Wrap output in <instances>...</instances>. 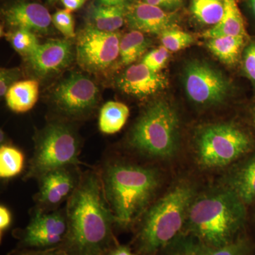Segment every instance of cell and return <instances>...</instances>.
I'll return each mask as SVG.
<instances>
[{
	"label": "cell",
	"instance_id": "cell-1",
	"mask_svg": "<svg viewBox=\"0 0 255 255\" xmlns=\"http://www.w3.org/2000/svg\"><path fill=\"white\" fill-rule=\"evenodd\" d=\"M68 233L61 248L73 255H105L117 242L115 216L106 199L99 171L82 174L67 201Z\"/></svg>",
	"mask_w": 255,
	"mask_h": 255
},
{
	"label": "cell",
	"instance_id": "cell-2",
	"mask_svg": "<svg viewBox=\"0 0 255 255\" xmlns=\"http://www.w3.org/2000/svg\"><path fill=\"white\" fill-rule=\"evenodd\" d=\"M98 171L106 199L122 227L145 212L160 184L157 169L122 159H106Z\"/></svg>",
	"mask_w": 255,
	"mask_h": 255
},
{
	"label": "cell",
	"instance_id": "cell-3",
	"mask_svg": "<svg viewBox=\"0 0 255 255\" xmlns=\"http://www.w3.org/2000/svg\"><path fill=\"white\" fill-rule=\"evenodd\" d=\"M246 219V204L231 189L194 199L187 220L201 243L219 248L232 243Z\"/></svg>",
	"mask_w": 255,
	"mask_h": 255
},
{
	"label": "cell",
	"instance_id": "cell-4",
	"mask_svg": "<svg viewBox=\"0 0 255 255\" xmlns=\"http://www.w3.org/2000/svg\"><path fill=\"white\" fill-rule=\"evenodd\" d=\"M194 195L190 186L179 184L145 210L134 240L137 255H155L173 240L187 219Z\"/></svg>",
	"mask_w": 255,
	"mask_h": 255
},
{
	"label": "cell",
	"instance_id": "cell-5",
	"mask_svg": "<svg viewBox=\"0 0 255 255\" xmlns=\"http://www.w3.org/2000/svg\"><path fill=\"white\" fill-rule=\"evenodd\" d=\"M179 130L177 111L167 101L157 100L145 109L134 124L128 143L142 155L168 158L177 150Z\"/></svg>",
	"mask_w": 255,
	"mask_h": 255
},
{
	"label": "cell",
	"instance_id": "cell-6",
	"mask_svg": "<svg viewBox=\"0 0 255 255\" xmlns=\"http://www.w3.org/2000/svg\"><path fill=\"white\" fill-rule=\"evenodd\" d=\"M80 149V139L73 127L61 122L48 124L37 135L24 180H38L55 169L78 166Z\"/></svg>",
	"mask_w": 255,
	"mask_h": 255
},
{
	"label": "cell",
	"instance_id": "cell-7",
	"mask_svg": "<svg viewBox=\"0 0 255 255\" xmlns=\"http://www.w3.org/2000/svg\"><path fill=\"white\" fill-rule=\"evenodd\" d=\"M252 147L246 132L231 124H215L201 128L196 138L198 159L206 167L228 165Z\"/></svg>",
	"mask_w": 255,
	"mask_h": 255
},
{
	"label": "cell",
	"instance_id": "cell-8",
	"mask_svg": "<svg viewBox=\"0 0 255 255\" xmlns=\"http://www.w3.org/2000/svg\"><path fill=\"white\" fill-rule=\"evenodd\" d=\"M183 83L188 98L198 105H220L231 92V82L222 72L202 60H193L186 64Z\"/></svg>",
	"mask_w": 255,
	"mask_h": 255
},
{
	"label": "cell",
	"instance_id": "cell-9",
	"mask_svg": "<svg viewBox=\"0 0 255 255\" xmlns=\"http://www.w3.org/2000/svg\"><path fill=\"white\" fill-rule=\"evenodd\" d=\"M118 32L97 29L90 24L80 31L76 44L77 60L87 71L98 73L110 68L119 56Z\"/></svg>",
	"mask_w": 255,
	"mask_h": 255
},
{
	"label": "cell",
	"instance_id": "cell-10",
	"mask_svg": "<svg viewBox=\"0 0 255 255\" xmlns=\"http://www.w3.org/2000/svg\"><path fill=\"white\" fill-rule=\"evenodd\" d=\"M67 233L66 210L43 211L36 208L27 226L17 234L21 248L44 250L61 246Z\"/></svg>",
	"mask_w": 255,
	"mask_h": 255
},
{
	"label": "cell",
	"instance_id": "cell-11",
	"mask_svg": "<svg viewBox=\"0 0 255 255\" xmlns=\"http://www.w3.org/2000/svg\"><path fill=\"white\" fill-rule=\"evenodd\" d=\"M98 88L86 75L75 73L64 79L55 87L53 103L60 113L71 119L89 114L98 99Z\"/></svg>",
	"mask_w": 255,
	"mask_h": 255
},
{
	"label": "cell",
	"instance_id": "cell-12",
	"mask_svg": "<svg viewBox=\"0 0 255 255\" xmlns=\"http://www.w3.org/2000/svg\"><path fill=\"white\" fill-rule=\"evenodd\" d=\"M78 166L55 169L38 179V192L34 196L36 208L53 211L68 201L78 187L82 177Z\"/></svg>",
	"mask_w": 255,
	"mask_h": 255
},
{
	"label": "cell",
	"instance_id": "cell-13",
	"mask_svg": "<svg viewBox=\"0 0 255 255\" xmlns=\"http://www.w3.org/2000/svg\"><path fill=\"white\" fill-rule=\"evenodd\" d=\"M179 17L175 11H168L143 1L127 6V22L132 30L159 35L178 27Z\"/></svg>",
	"mask_w": 255,
	"mask_h": 255
},
{
	"label": "cell",
	"instance_id": "cell-14",
	"mask_svg": "<svg viewBox=\"0 0 255 255\" xmlns=\"http://www.w3.org/2000/svg\"><path fill=\"white\" fill-rule=\"evenodd\" d=\"M117 84L127 95L145 99L164 90L168 81L162 74L152 71L141 63L128 67L119 77Z\"/></svg>",
	"mask_w": 255,
	"mask_h": 255
},
{
	"label": "cell",
	"instance_id": "cell-15",
	"mask_svg": "<svg viewBox=\"0 0 255 255\" xmlns=\"http://www.w3.org/2000/svg\"><path fill=\"white\" fill-rule=\"evenodd\" d=\"M32 68L41 76L58 73L67 68L73 59L72 44L68 40H53L40 44L28 57Z\"/></svg>",
	"mask_w": 255,
	"mask_h": 255
},
{
	"label": "cell",
	"instance_id": "cell-16",
	"mask_svg": "<svg viewBox=\"0 0 255 255\" xmlns=\"http://www.w3.org/2000/svg\"><path fill=\"white\" fill-rule=\"evenodd\" d=\"M5 21L15 29H26L35 33L48 32L51 15L44 6L36 2L19 1L4 11Z\"/></svg>",
	"mask_w": 255,
	"mask_h": 255
},
{
	"label": "cell",
	"instance_id": "cell-17",
	"mask_svg": "<svg viewBox=\"0 0 255 255\" xmlns=\"http://www.w3.org/2000/svg\"><path fill=\"white\" fill-rule=\"evenodd\" d=\"M223 4L222 19L216 26L204 32L203 36L206 39L226 36L248 37L236 0H223Z\"/></svg>",
	"mask_w": 255,
	"mask_h": 255
},
{
	"label": "cell",
	"instance_id": "cell-18",
	"mask_svg": "<svg viewBox=\"0 0 255 255\" xmlns=\"http://www.w3.org/2000/svg\"><path fill=\"white\" fill-rule=\"evenodd\" d=\"M39 85L36 80H23L15 82L5 95L8 107L16 113H25L36 105L38 98Z\"/></svg>",
	"mask_w": 255,
	"mask_h": 255
},
{
	"label": "cell",
	"instance_id": "cell-19",
	"mask_svg": "<svg viewBox=\"0 0 255 255\" xmlns=\"http://www.w3.org/2000/svg\"><path fill=\"white\" fill-rule=\"evenodd\" d=\"M128 6H92L89 11V24L101 31L116 32L127 21Z\"/></svg>",
	"mask_w": 255,
	"mask_h": 255
},
{
	"label": "cell",
	"instance_id": "cell-20",
	"mask_svg": "<svg viewBox=\"0 0 255 255\" xmlns=\"http://www.w3.org/2000/svg\"><path fill=\"white\" fill-rule=\"evenodd\" d=\"M248 37L243 36H226L208 39L206 46L222 63L234 65L241 57Z\"/></svg>",
	"mask_w": 255,
	"mask_h": 255
},
{
	"label": "cell",
	"instance_id": "cell-21",
	"mask_svg": "<svg viewBox=\"0 0 255 255\" xmlns=\"http://www.w3.org/2000/svg\"><path fill=\"white\" fill-rule=\"evenodd\" d=\"M128 107L124 103L110 101L101 108L99 128L105 134H114L122 130L128 119Z\"/></svg>",
	"mask_w": 255,
	"mask_h": 255
},
{
	"label": "cell",
	"instance_id": "cell-22",
	"mask_svg": "<svg viewBox=\"0 0 255 255\" xmlns=\"http://www.w3.org/2000/svg\"><path fill=\"white\" fill-rule=\"evenodd\" d=\"M249 248L243 241H233L226 246L211 247L203 243H187L172 255H249Z\"/></svg>",
	"mask_w": 255,
	"mask_h": 255
},
{
	"label": "cell",
	"instance_id": "cell-23",
	"mask_svg": "<svg viewBox=\"0 0 255 255\" xmlns=\"http://www.w3.org/2000/svg\"><path fill=\"white\" fill-rule=\"evenodd\" d=\"M231 189L246 204L255 200V155L235 174Z\"/></svg>",
	"mask_w": 255,
	"mask_h": 255
},
{
	"label": "cell",
	"instance_id": "cell-24",
	"mask_svg": "<svg viewBox=\"0 0 255 255\" xmlns=\"http://www.w3.org/2000/svg\"><path fill=\"white\" fill-rule=\"evenodd\" d=\"M150 46V41L144 36L143 33L132 30L121 38V63L124 65H132L145 53Z\"/></svg>",
	"mask_w": 255,
	"mask_h": 255
},
{
	"label": "cell",
	"instance_id": "cell-25",
	"mask_svg": "<svg viewBox=\"0 0 255 255\" xmlns=\"http://www.w3.org/2000/svg\"><path fill=\"white\" fill-rule=\"evenodd\" d=\"M190 11L198 22L214 26L222 19L223 0H191Z\"/></svg>",
	"mask_w": 255,
	"mask_h": 255
},
{
	"label": "cell",
	"instance_id": "cell-26",
	"mask_svg": "<svg viewBox=\"0 0 255 255\" xmlns=\"http://www.w3.org/2000/svg\"><path fill=\"white\" fill-rule=\"evenodd\" d=\"M24 165V155L16 147L1 145L0 147V177L10 179L21 173Z\"/></svg>",
	"mask_w": 255,
	"mask_h": 255
},
{
	"label": "cell",
	"instance_id": "cell-27",
	"mask_svg": "<svg viewBox=\"0 0 255 255\" xmlns=\"http://www.w3.org/2000/svg\"><path fill=\"white\" fill-rule=\"evenodd\" d=\"M8 38L14 49L26 58L33 54L40 45L35 33L28 30L15 29Z\"/></svg>",
	"mask_w": 255,
	"mask_h": 255
},
{
	"label": "cell",
	"instance_id": "cell-28",
	"mask_svg": "<svg viewBox=\"0 0 255 255\" xmlns=\"http://www.w3.org/2000/svg\"><path fill=\"white\" fill-rule=\"evenodd\" d=\"M159 37L162 46L171 52L184 49L193 44L195 40L190 33L178 28L167 30L161 33Z\"/></svg>",
	"mask_w": 255,
	"mask_h": 255
},
{
	"label": "cell",
	"instance_id": "cell-29",
	"mask_svg": "<svg viewBox=\"0 0 255 255\" xmlns=\"http://www.w3.org/2000/svg\"><path fill=\"white\" fill-rule=\"evenodd\" d=\"M52 23L65 38H73L75 36V20L72 11L68 9H60L51 15Z\"/></svg>",
	"mask_w": 255,
	"mask_h": 255
},
{
	"label": "cell",
	"instance_id": "cell-30",
	"mask_svg": "<svg viewBox=\"0 0 255 255\" xmlns=\"http://www.w3.org/2000/svg\"><path fill=\"white\" fill-rule=\"evenodd\" d=\"M169 58V51L163 46H159L147 53L142 63L155 73H159L164 68Z\"/></svg>",
	"mask_w": 255,
	"mask_h": 255
},
{
	"label": "cell",
	"instance_id": "cell-31",
	"mask_svg": "<svg viewBox=\"0 0 255 255\" xmlns=\"http://www.w3.org/2000/svg\"><path fill=\"white\" fill-rule=\"evenodd\" d=\"M243 69L246 76L255 85V41L246 47L243 55Z\"/></svg>",
	"mask_w": 255,
	"mask_h": 255
},
{
	"label": "cell",
	"instance_id": "cell-32",
	"mask_svg": "<svg viewBox=\"0 0 255 255\" xmlns=\"http://www.w3.org/2000/svg\"><path fill=\"white\" fill-rule=\"evenodd\" d=\"M20 72L16 68H1L0 70V95L5 97L6 92L15 82H18Z\"/></svg>",
	"mask_w": 255,
	"mask_h": 255
},
{
	"label": "cell",
	"instance_id": "cell-33",
	"mask_svg": "<svg viewBox=\"0 0 255 255\" xmlns=\"http://www.w3.org/2000/svg\"><path fill=\"white\" fill-rule=\"evenodd\" d=\"M143 2L158 6L168 11H176L184 4V0H141Z\"/></svg>",
	"mask_w": 255,
	"mask_h": 255
},
{
	"label": "cell",
	"instance_id": "cell-34",
	"mask_svg": "<svg viewBox=\"0 0 255 255\" xmlns=\"http://www.w3.org/2000/svg\"><path fill=\"white\" fill-rule=\"evenodd\" d=\"M13 255H73L61 247L44 250H28L21 251Z\"/></svg>",
	"mask_w": 255,
	"mask_h": 255
},
{
	"label": "cell",
	"instance_id": "cell-35",
	"mask_svg": "<svg viewBox=\"0 0 255 255\" xmlns=\"http://www.w3.org/2000/svg\"><path fill=\"white\" fill-rule=\"evenodd\" d=\"M11 223V215L9 210L4 206L0 207V233L1 237L9 228Z\"/></svg>",
	"mask_w": 255,
	"mask_h": 255
},
{
	"label": "cell",
	"instance_id": "cell-36",
	"mask_svg": "<svg viewBox=\"0 0 255 255\" xmlns=\"http://www.w3.org/2000/svg\"><path fill=\"white\" fill-rule=\"evenodd\" d=\"M65 9L70 11H76L83 6L88 0H60Z\"/></svg>",
	"mask_w": 255,
	"mask_h": 255
},
{
	"label": "cell",
	"instance_id": "cell-37",
	"mask_svg": "<svg viewBox=\"0 0 255 255\" xmlns=\"http://www.w3.org/2000/svg\"><path fill=\"white\" fill-rule=\"evenodd\" d=\"M105 255H134V254L128 247L121 246L117 243L107 252Z\"/></svg>",
	"mask_w": 255,
	"mask_h": 255
},
{
	"label": "cell",
	"instance_id": "cell-38",
	"mask_svg": "<svg viewBox=\"0 0 255 255\" xmlns=\"http://www.w3.org/2000/svg\"><path fill=\"white\" fill-rule=\"evenodd\" d=\"M130 0H99L101 4L108 6H128Z\"/></svg>",
	"mask_w": 255,
	"mask_h": 255
},
{
	"label": "cell",
	"instance_id": "cell-39",
	"mask_svg": "<svg viewBox=\"0 0 255 255\" xmlns=\"http://www.w3.org/2000/svg\"><path fill=\"white\" fill-rule=\"evenodd\" d=\"M247 6L255 18V0H246Z\"/></svg>",
	"mask_w": 255,
	"mask_h": 255
},
{
	"label": "cell",
	"instance_id": "cell-40",
	"mask_svg": "<svg viewBox=\"0 0 255 255\" xmlns=\"http://www.w3.org/2000/svg\"><path fill=\"white\" fill-rule=\"evenodd\" d=\"M47 1H49L50 3L55 2L56 0H47Z\"/></svg>",
	"mask_w": 255,
	"mask_h": 255
},
{
	"label": "cell",
	"instance_id": "cell-41",
	"mask_svg": "<svg viewBox=\"0 0 255 255\" xmlns=\"http://www.w3.org/2000/svg\"><path fill=\"white\" fill-rule=\"evenodd\" d=\"M253 119H254V123L255 124V113H254V117H253Z\"/></svg>",
	"mask_w": 255,
	"mask_h": 255
}]
</instances>
